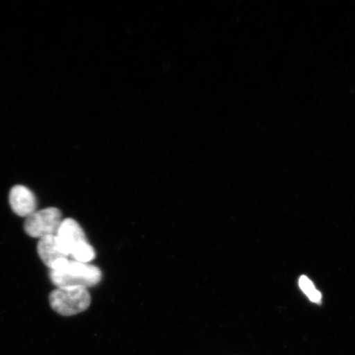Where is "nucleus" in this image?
Returning <instances> with one entry per match:
<instances>
[{"label": "nucleus", "instance_id": "nucleus-6", "mask_svg": "<svg viewBox=\"0 0 355 355\" xmlns=\"http://www.w3.org/2000/svg\"><path fill=\"white\" fill-rule=\"evenodd\" d=\"M37 252L40 259L50 269L57 260L68 259V256L65 255L60 250L59 244H58L56 235H51V236L40 239L37 244Z\"/></svg>", "mask_w": 355, "mask_h": 355}, {"label": "nucleus", "instance_id": "nucleus-8", "mask_svg": "<svg viewBox=\"0 0 355 355\" xmlns=\"http://www.w3.org/2000/svg\"><path fill=\"white\" fill-rule=\"evenodd\" d=\"M300 286L304 294L309 297V299L313 303H320L322 300L321 293L316 290L313 284L305 276L300 278Z\"/></svg>", "mask_w": 355, "mask_h": 355}, {"label": "nucleus", "instance_id": "nucleus-5", "mask_svg": "<svg viewBox=\"0 0 355 355\" xmlns=\"http://www.w3.org/2000/svg\"><path fill=\"white\" fill-rule=\"evenodd\" d=\"M8 200L12 210L17 216L28 217L37 209V198L32 191L25 186H15L10 191Z\"/></svg>", "mask_w": 355, "mask_h": 355}, {"label": "nucleus", "instance_id": "nucleus-1", "mask_svg": "<svg viewBox=\"0 0 355 355\" xmlns=\"http://www.w3.org/2000/svg\"><path fill=\"white\" fill-rule=\"evenodd\" d=\"M51 281L58 288L92 287L101 279V272L96 266L69 259L57 260L49 272Z\"/></svg>", "mask_w": 355, "mask_h": 355}, {"label": "nucleus", "instance_id": "nucleus-4", "mask_svg": "<svg viewBox=\"0 0 355 355\" xmlns=\"http://www.w3.org/2000/svg\"><path fill=\"white\" fill-rule=\"evenodd\" d=\"M56 237L60 250L68 257L78 243L87 241L81 225L72 218L62 220Z\"/></svg>", "mask_w": 355, "mask_h": 355}, {"label": "nucleus", "instance_id": "nucleus-3", "mask_svg": "<svg viewBox=\"0 0 355 355\" xmlns=\"http://www.w3.org/2000/svg\"><path fill=\"white\" fill-rule=\"evenodd\" d=\"M62 213L55 207H49L41 211H35L26 217L24 230L29 236L42 239L51 235H56L62 222Z\"/></svg>", "mask_w": 355, "mask_h": 355}, {"label": "nucleus", "instance_id": "nucleus-7", "mask_svg": "<svg viewBox=\"0 0 355 355\" xmlns=\"http://www.w3.org/2000/svg\"><path fill=\"white\" fill-rule=\"evenodd\" d=\"M71 256L73 257L75 261L87 263L95 259L96 252L90 243L84 241L75 246L72 252H71Z\"/></svg>", "mask_w": 355, "mask_h": 355}, {"label": "nucleus", "instance_id": "nucleus-2", "mask_svg": "<svg viewBox=\"0 0 355 355\" xmlns=\"http://www.w3.org/2000/svg\"><path fill=\"white\" fill-rule=\"evenodd\" d=\"M53 310L62 316H73L86 311L91 304V295L85 287L57 288L49 296Z\"/></svg>", "mask_w": 355, "mask_h": 355}]
</instances>
